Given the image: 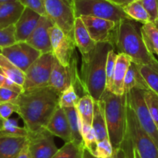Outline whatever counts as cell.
<instances>
[{"instance_id":"1","label":"cell","mask_w":158,"mask_h":158,"mask_svg":"<svg viewBox=\"0 0 158 158\" xmlns=\"http://www.w3.org/2000/svg\"><path fill=\"white\" fill-rule=\"evenodd\" d=\"M60 95L51 86L23 91L14 102L16 113L23 121L28 133L45 128L59 106Z\"/></svg>"},{"instance_id":"2","label":"cell","mask_w":158,"mask_h":158,"mask_svg":"<svg viewBox=\"0 0 158 158\" xmlns=\"http://www.w3.org/2000/svg\"><path fill=\"white\" fill-rule=\"evenodd\" d=\"M101 100L113 150L122 148L127 158H134L135 148L127 128V93L118 95L106 89Z\"/></svg>"},{"instance_id":"3","label":"cell","mask_w":158,"mask_h":158,"mask_svg":"<svg viewBox=\"0 0 158 158\" xmlns=\"http://www.w3.org/2000/svg\"><path fill=\"white\" fill-rule=\"evenodd\" d=\"M112 48L110 43H97L90 53L81 56L80 78L85 93L94 101H100L106 89V60Z\"/></svg>"},{"instance_id":"4","label":"cell","mask_w":158,"mask_h":158,"mask_svg":"<svg viewBox=\"0 0 158 158\" xmlns=\"http://www.w3.org/2000/svg\"><path fill=\"white\" fill-rule=\"evenodd\" d=\"M131 19H123L115 27L112 46L118 54L129 56L137 65H146L158 73V60L149 51L141 36Z\"/></svg>"},{"instance_id":"5","label":"cell","mask_w":158,"mask_h":158,"mask_svg":"<svg viewBox=\"0 0 158 158\" xmlns=\"http://www.w3.org/2000/svg\"><path fill=\"white\" fill-rule=\"evenodd\" d=\"M73 10L75 18L81 16H93L112 20L115 23L123 19H131L122 7L109 0H74Z\"/></svg>"},{"instance_id":"6","label":"cell","mask_w":158,"mask_h":158,"mask_svg":"<svg viewBox=\"0 0 158 158\" xmlns=\"http://www.w3.org/2000/svg\"><path fill=\"white\" fill-rule=\"evenodd\" d=\"M74 86L79 98L87 95L83 89L81 84L78 68H77V56L76 55L68 66H63L54 57L51 77H50L49 86L56 91L61 93L62 92L70 87Z\"/></svg>"},{"instance_id":"7","label":"cell","mask_w":158,"mask_h":158,"mask_svg":"<svg viewBox=\"0 0 158 158\" xmlns=\"http://www.w3.org/2000/svg\"><path fill=\"white\" fill-rule=\"evenodd\" d=\"M127 128L135 150L141 158H158V148L150 136L142 128L128 97L127 106Z\"/></svg>"},{"instance_id":"8","label":"cell","mask_w":158,"mask_h":158,"mask_svg":"<svg viewBox=\"0 0 158 158\" xmlns=\"http://www.w3.org/2000/svg\"><path fill=\"white\" fill-rule=\"evenodd\" d=\"M54 60L53 52L42 54L40 56L25 72L23 91L49 86Z\"/></svg>"},{"instance_id":"9","label":"cell","mask_w":158,"mask_h":158,"mask_svg":"<svg viewBox=\"0 0 158 158\" xmlns=\"http://www.w3.org/2000/svg\"><path fill=\"white\" fill-rule=\"evenodd\" d=\"M47 16L65 34L74 35V10L62 0H42Z\"/></svg>"},{"instance_id":"10","label":"cell","mask_w":158,"mask_h":158,"mask_svg":"<svg viewBox=\"0 0 158 158\" xmlns=\"http://www.w3.org/2000/svg\"><path fill=\"white\" fill-rule=\"evenodd\" d=\"M127 97L140 126L151 137L158 148V130L144 100L143 90L138 89H132L127 93Z\"/></svg>"},{"instance_id":"11","label":"cell","mask_w":158,"mask_h":158,"mask_svg":"<svg viewBox=\"0 0 158 158\" xmlns=\"http://www.w3.org/2000/svg\"><path fill=\"white\" fill-rule=\"evenodd\" d=\"M54 137L45 128L28 133L27 144L31 158H52L58 150Z\"/></svg>"},{"instance_id":"12","label":"cell","mask_w":158,"mask_h":158,"mask_svg":"<svg viewBox=\"0 0 158 158\" xmlns=\"http://www.w3.org/2000/svg\"><path fill=\"white\" fill-rule=\"evenodd\" d=\"M1 54L24 73L42 54L27 42H16L2 48Z\"/></svg>"},{"instance_id":"13","label":"cell","mask_w":158,"mask_h":158,"mask_svg":"<svg viewBox=\"0 0 158 158\" xmlns=\"http://www.w3.org/2000/svg\"><path fill=\"white\" fill-rule=\"evenodd\" d=\"M91 38L95 43H110L112 44L116 24L112 20L89 16H80Z\"/></svg>"},{"instance_id":"14","label":"cell","mask_w":158,"mask_h":158,"mask_svg":"<svg viewBox=\"0 0 158 158\" xmlns=\"http://www.w3.org/2000/svg\"><path fill=\"white\" fill-rule=\"evenodd\" d=\"M54 24L48 16H41L37 26L26 42L41 54L52 52L49 30Z\"/></svg>"},{"instance_id":"15","label":"cell","mask_w":158,"mask_h":158,"mask_svg":"<svg viewBox=\"0 0 158 158\" xmlns=\"http://www.w3.org/2000/svg\"><path fill=\"white\" fill-rule=\"evenodd\" d=\"M40 15L25 7L20 17L15 24V39L16 42H26L37 26Z\"/></svg>"},{"instance_id":"16","label":"cell","mask_w":158,"mask_h":158,"mask_svg":"<svg viewBox=\"0 0 158 158\" xmlns=\"http://www.w3.org/2000/svg\"><path fill=\"white\" fill-rule=\"evenodd\" d=\"M45 129L54 136L64 140L65 143L71 141V133L68 117L64 109L60 106L51 115Z\"/></svg>"},{"instance_id":"17","label":"cell","mask_w":158,"mask_h":158,"mask_svg":"<svg viewBox=\"0 0 158 158\" xmlns=\"http://www.w3.org/2000/svg\"><path fill=\"white\" fill-rule=\"evenodd\" d=\"M74 39L76 48H78L81 56L90 53L96 45V43L91 38L84 23L80 17H76L74 20Z\"/></svg>"},{"instance_id":"18","label":"cell","mask_w":158,"mask_h":158,"mask_svg":"<svg viewBox=\"0 0 158 158\" xmlns=\"http://www.w3.org/2000/svg\"><path fill=\"white\" fill-rule=\"evenodd\" d=\"M131 63V59L129 56L124 54H118L115 62V71H114L113 84L111 92L118 95H122L124 93V80L129 66Z\"/></svg>"},{"instance_id":"19","label":"cell","mask_w":158,"mask_h":158,"mask_svg":"<svg viewBox=\"0 0 158 158\" xmlns=\"http://www.w3.org/2000/svg\"><path fill=\"white\" fill-rule=\"evenodd\" d=\"M25 6L19 1L0 4V30L15 25L23 12Z\"/></svg>"},{"instance_id":"20","label":"cell","mask_w":158,"mask_h":158,"mask_svg":"<svg viewBox=\"0 0 158 158\" xmlns=\"http://www.w3.org/2000/svg\"><path fill=\"white\" fill-rule=\"evenodd\" d=\"M27 142V136H0V158H16Z\"/></svg>"},{"instance_id":"21","label":"cell","mask_w":158,"mask_h":158,"mask_svg":"<svg viewBox=\"0 0 158 158\" xmlns=\"http://www.w3.org/2000/svg\"><path fill=\"white\" fill-rule=\"evenodd\" d=\"M75 49L76 45L74 35L66 34L60 44L55 49L53 50L52 52L54 57L58 60L60 64L63 66H68L74 57L77 55Z\"/></svg>"},{"instance_id":"22","label":"cell","mask_w":158,"mask_h":158,"mask_svg":"<svg viewBox=\"0 0 158 158\" xmlns=\"http://www.w3.org/2000/svg\"><path fill=\"white\" fill-rule=\"evenodd\" d=\"M92 127L95 133L97 143L109 139L102 100L94 101V114Z\"/></svg>"},{"instance_id":"23","label":"cell","mask_w":158,"mask_h":158,"mask_svg":"<svg viewBox=\"0 0 158 158\" xmlns=\"http://www.w3.org/2000/svg\"><path fill=\"white\" fill-rule=\"evenodd\" d=\"M123 89L124 93H128L133 89H141L143 91L150 89L139 71V66L132 60L126 74Z\"/></svg>"},{"instance_id":"24","label":"cell","mask_w":158,"mask_h":158,"mask_svg":"<svg viewBox=\"0 0 158 158\" xmlns=\"http://www.w3.org/2000/svg\"><path fill=\"white\" fill-rule=\"evenodd\" d=\"M69 122L71 141L80 146H85L81 134V120L75 107L64 108Z\"/></svg>"},{"instance_id":"25","label":"cell","mask_w":158,"mask_h":158,"mask_svg":"<svg viewBox=\"0 0 158 158\" xmlns=\"http://www.w3.org/2000/svg\"><path fill=\"white\" fill-rule=\"evenodd\" d=\"M140 33L149 51L158 56V28L155 23L150 22L143 24Z\"/></svg>"},{"instance_id":"26","label":"cell","mask_w":158,"mask_h":158,"mask_svg":"<svg viewBox=\"0 0 158 158\" xmlns=\"http://www.w3.org/2000/svg\"><path fill=\"white\" fill-rule=\"evenodd\" d=\"M0 68H2L4 76L23 87L25 80V73L10 62L2 54H0Z\"/></svg>"},{"instance_id":"27","label":"cell","mask_w":158,"mask_h":158,"mask_svg":"<svg viewBox=\"0 0 158 158\" xmlns=\"http://www.w3.org/2000/svg\"><path fill=\"white\" fill-rule=\"evenodd\" d=\"M82 123L92 126L94 114V100L89 95L80 98L75 106Z\"/></svg>"},{"instance_id":"28","label":"cell","mask_w":158,"mask_h":158,"mask_svg":"<svg viewBox=\"0 0 158 158\" xmlns=\"http://www.w3.org/2000/svg\"><path fill=\"white\" fill-rule=\"evenodd\" d=\"M123 9L126 14L132 20L138 21L139 23H142L143 24L151 22L148 13H147L142 2H141V0H137V1L131 2L124 6Z\"/></svg>"},{"instance_id":"29","label":"cell","mask_w":158,"mask_h":158,"mask_svg":"<svg viewBox=\"0 0 158 158\" xmlns=\"http://www.w3.org/2000/svg\"><path fill=\"white\" fill-rule=\"evenodd\" d=\"M84 148L85 146L77 145L73 141L67 142L52 158H82Z\"/></svg>"},{"instance_id":"30","label":"cell","mask_w":158,"mask_h":158,"mask_svg":"<svg viewBox=\"0 0 158 158\" xmlns=\"http://www.w3.org/2000/svg\"><path fill=\"white\" fill-rule=\"evenodd\" d=\"M0 136H27L28 131L25 127H19L16 120L8 118L4 120L3 127L0 130Z\"/></svg>"},{"instance_id":"31","label":"cell","mask_w":158,"mask_h":158,"mask_svg":"<svg viewBox=\"0 0 158 158\" xmlns=\"http://www.w3.org/2000/svg\"><path fill=\"white\" fill-rule=\"evenodd\" d=\"M81 134L85 148L87 149L92 155L95 156L98 143L95 139V133L92 126L81 123Z\"/></svg>"},{"instance_id":"32","label":"cell","mask_w":158,"mask_h":158,"mask_svg":"<svg viewBox=\"0 0 158 158\" xmlns=\"http://www.w3.org/2000/svg\"><path fill=\"white\" fill-rule=\"evenodd\" d=\"M143 97L150 115L158 130V95L150 89L143 91Z\"/></svg>"},{"instance_id":"33","label":"cell","mask_w":158,"mask_h":158,"mask_svg":"<svg viewBox=\"0 0 158 158\" xmlns=\"http://www.w3.org/2000/svg\"><path fill=\"white\" fill-rule=\"evenodd\" d=\"M138 66L149 89L158 95V73L146 65H138Z\"/></svg>"},{"instance_id":"34","label":"cell","mask_w":158,"mask_h":158,"mask_svg":"<svg viewBox=\"0 0 158 158\" xmlns=\"http://www.w3.org/2000/svg\"><path fill=\"white\" fill-rule=\"evenodd\" d=\"M118 54L115 52L114 48L111 49L109 51L107 55L106 66V89L110 91L112 89V84H113L114 71H115V62H116Z\"/></svg>"},{"instance_id":"35","label":"cell","mask_w":158,"mask_h":158,"mask_svg":"<svg viewBox=\"0 0 158 158\" xmlns=\"http://www.w3.org/2000/svg\"><path fill=\"white\" fill-rule=\"evenodd\" d=\"M79 99L80 98L76 92L74 86L71 85L60 93L59 106L61 108L75 107Z\"/></svg>"},{"instance_id":"36","label":"cell","mask_w":158,"mask_h":158,"mask_svg":"<svg viewBox=\"0 0 158 158\" xmlns=\"http://www.w3.org/2000/svg\"><path fill=\"white\" fill-rule=\"evenodd\" d=\"M15 39V25L0 30V54L2 49L16 43Z\"/></svg>"},{"instance_id":"37","label":"cell","mask_w":158,"mask_h":158,"mask_svg":"<svg viewBox=\"0 0 158 158\" xmlns=\"http://www.w3.org/2000/svg\"><path fill=\"white\" fill-rule=\"evenodd\" d=\"M49 35H50V40H51V47H52V51L53 50L55 49L60 42L64 40L66 34L64 32L61 30L59 27L57 25L54 24L52 27L50 28L49 30Z\"/></svg>"},{"instance_id":"38","label":"cell","mask_w":158,"mask_h":158,"mask_svg":"<svg viewBox=\"0 0 158 158\" xmlns=\"http://www.w3.org/2000/svg\"><path fill=\"white\" fill-rule=\"evenodd\" d=\"M143 6L150 16V21L154 23L158 19L157 0H141Z\"/></svg>"},{"instance_id":"39","label":"cell","mask_w":158,"mask_h":158,"mask_svg":"<svg viewBox=\"0 0 158 158\" xmlns=\"http://www.w3.org/2000/svg\"><path fill=\"white\" fill-rule=\"evenodd\" d=\"M113 154V148L110 140L107 139L103 142L98 143L95 156L98 158H110Z\"/></svg>"},{"instance_id":"40","label":"cell","mask_w":158,"mask_h":158,"mask_svg":"<svg viewBox=\"0 0 158 158\" xmlns=\"http://www.w3.org/2000/svg\"><path fill=\"white\" fill-rule=\"evenodd\" d=\"M27 8L30 9L40 16H47L42 0H17Z\"/></svg>"},{"instance_id":"41","label":"cell","mask_w":158,"mask_h":158,"mask_svg":"<svg viewBox=\"0 0 158 158\" xmlns=\"http://www.w3.org/2000/svg\"><path fill=\"white\" fill-rule=\"evenodd\" d=\"M19 95V93L6 88L0 87V103L14 102Z\"/></svg>"},{"instance_id":"42","label":"cell","mask_w":158,"mask_h":158,"mask_svg":"<svg viewBox=\"0 0 158 158\" xmlns=\"http://www.w3.org/2000/svg\"><path fill=\"white\" fill-rule=\"evenodd\" d=\"M16 106L13 102L0 103V116L5 119L10 118L13 112H16Z\"/></svg>"},{"instance_id":"43","label":"cell","mask_w":158,"mask_h":158,"mask_svg":"<svg viewBox=\"0 0 158 158\" xmlns=\"http://www.w3.org/2000/svg\"><path fill=\"white\" fill-rule=\"evenodd\" d=\"M2 88H6V89H10V90L13 91V92H18V93L19 94L22 93V92H23V88L22 86L16 84V82H14L13 81L9 79L8 77L6 78V81L5 82H4V85L3 86H2Z\"/></svg>"},{"instance_id":"44","label":"cell","mask_w":158,"mask_h":158,"mask_svg":"<svg viewBox=\"0 0 158 158\" xmlns=\"http://www.w3.org/2000/svg\"><path fill=\"white\" fill-rule=\"evenodd\" d=\"M16 158H31V156H30V151H29L28 148V144H25V146L23 147V148L22 149V150L20 151V153H19Z\"/></svg>"},{"instance_id":"45","label":"cell","mask_w":158,"mask_h":158,"mask_svg":"<svg viewBox=\"0 0 158 158\" xmlns=\"http://www.w3.org/2000/svg\"><path fill=\"white\" fill-rule=\"evenodd\" d=\"M109 1L112 2V3H114L115 5H117L118 6L123 8L124 6H126L128 4L135 2V1H137V0H109Z\"/></svg>"},{"instance_id":"46","label":"cell","mask_w":158,"mask_h":158,"mask_svg":"<svg viewBox=\"0 0 158 158\" xmlns=\"http://www.w3.org/2000/svg\"><path fill=\"white\" fill-rule=\"evenodd\" d=\"M112 158H127L126 156L125 153L123 150L122 148H118L117 150H113V154H112Z\"/></svg>"},{"instance_id":"47","label":"cell","mask_w":158,"mask_h":158,"mask_svg":"<svg viewBox=\"0 0 158 158\" xmlns=\"http://www.w3.org/2000/svg\"><path fill=\"white\" fill-rule=\"evenodd\" d=\"M82 158H98V157H96L95 156L92 155V153H91L90 152L87 150V149L84 148V150H83ZM110 158H112V157H110Z\"/></svg>"},{"instance_id":"48","label":"cell","mask_w":158,"mask_h":158,"mask_svg":"<svg viewBox=\"0 0 158 158\" xmlns=\"http://www.w3.org/2000/svg\"><path fill=\"white\" fill-rule=\"evenodd\" d=\"M6 76H4L3 74H0V87H2V86H3L4 82H5L6 81Z\"/></svg>"},{"instance_id":"49","label":"cell","mask_w":158,"mask_h":158,"mask_svg":"<svg viewBox=\"0 0 158 158\" xmlns=\"http://www.w3.org/2000/svg\"><path fill=\"white\" fill-rule=\"evenodd\" d=\"M62 1H64V2H65V3L68 4V6H71L73 8V4H74V0H62Z\"/></svg>"},{"instance_id":"50","label":"cell","mask_w":158,"mask_h":158,"mask_svg":"<svg viewBox=\"0 0 158 158\" xmlns=\"http://www.w3.org/2000/svg\"><path fill=\"white\" fill-rule=\"evenodd\" d=\"M13 1H17V0H0V4H3L9 2H13Z\"/></svg>"},{"instance_id":"51","label":"cell","mask_w":158,"mask_h":158,"mask_svg":"<svg viewBox=\"0 0 158 158\" xmlns=\"http://www.w3.org/2000/svg\"><path fill=\"white\" fill-rule=\"evenodd\" d=\"M3 123H4V119L2 118V117L0 116V130L2 129V127H3Z\"/></svg>"},{"instance_id":"52","label":"cell","mask_w":158,"mask_h":158,"mask_svg":"<svg viewBox=\"0 0 158 158\" xmlns=\"http://www.w3.org/2000/svg\"><path fill=\"white\" fill-rule=\"evenodd\" d=\"M134 158H141L136 150H134Z\"/></svg>"},{"instance_id":"53","label":"cell","mask_w":158,"mask_h":158,"mask_svg":"<svg viewBox=\"0 0 158 158\" xmlns=\"http://www.w3.org/2000/svg\"><path fill=\"white\" fill-rule=\"evenodd\" d=\"M154 23H155V25L156 26V27H157V28H158V19H157V20L156 21V22Z\"/></svg>"},{"instance_id":"54","label":"cell","mask_w":158,"mask_h":158,"mask_svg":"<svg viewBox=\"0 0 158 158\" xmlns=\"http://www.w3.org/2000/svg\"><path fill=\"white\" fill-rule=\"evenodd\" d=\"M0 74H3V75H4L3 72H2V68H0Z\"/></svg>"},{"instance_id":"55","label":"cell","mask_w":158,"mask_h":158,"mask_svg":"<svg viewBox=\"0 0 158 158\" xmlns=\"http://www.w3.org/2000/svg\"><path fill=\"white\" fill-rule=\"evenodd\" d=\"M157 2H158V0H157Z\"/></svg>"}]
</instances>
